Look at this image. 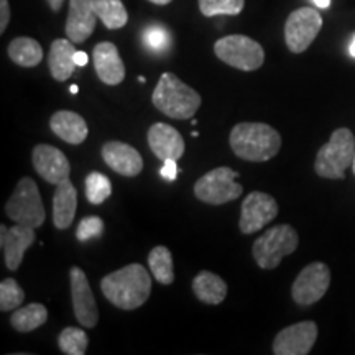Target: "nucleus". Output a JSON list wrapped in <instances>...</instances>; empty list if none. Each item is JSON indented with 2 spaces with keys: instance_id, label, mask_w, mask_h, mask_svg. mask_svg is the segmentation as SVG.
<instances>
[{
  "instance_id": "obj_11",
  "label": "nucleus",
  "mask_w": 355,
  "mask_h": 355,
  "mask_svg": "<svg viewBox=\"0 0 355 355\" xmlns=\"http://www.w3.org/2000/svg\"><path fill=\"white\" fill-rule=\"evenodd\" d=\"M277 216V199L270 196V194L261 193V191H254L243 199L239 227H241V232L245 235L255 234L257 230H261L265 225H268Z\"/></svg>"
},
{
  "instance_id": "obj_22",
  "label": "nucleus",
  "mask_w": 355,
  "mask_h": 355,
  "mask_svg": "<svg viewBox=\"0 0 355 355\" xmlns=\"http://www.w3.org/2000/svg\"><path fill=\"white\" fill-rule=\"evenodd\" d=\"M74 53H76V48L69 38H60L51 43L50 53H48V66H50L51 76L56 81H68L73 76L74 68H76Z\"/></svg>"
},
{
  "instance_id": "obj_12",
  "label": "nucleus",
  "mask_w": 355,
  "mask_h": 355,
  "mask_svg": "<svg viewBox=\"0 0 355 355\" xmlns=\"http://www.w3.org/2000/svg\"><path fill=\"white\" fill-rule=\"evenodd\" d=\"M69 282L74 316L81 326L92 329L99 322V311H97L94 293L91 290L86 273L79 266H73L69 270Z\"/></svg>"
},
{
  "instance_id": "obj_27",
  "label": "nucleus",
  "mask_w": 355,
  "mask_h": 355,
  "mask_svg": "<svg viewBox=\"0 0 355 355\" xmlns=\"http://www.w3.org/2000/svg\"><path fill=\"white\" fill-rule=\"evenodd\" d=\"M148 266L152 275L162 285H171L175 282V270H173V255L170 248L165 245L155 247L148 255Z\"/></svg>"
},
{
  "instance_id": "obj_8",
  "label": "nucleus",
  "mask_w": 355,
  "mask_h": 355,
  "mask_svg": "<svg viewBox=\"0 0 355 355\" xmlns=\"http://www.w3.org/2000/svg\"><path fill=\"white\" fill-rule=\"evenodd\" d=\"M214 53L220 61L241 71H257L265 61L261 44L245 35H229L217 40Z\"/></svg>"
},
{
  "instance_id": "obj_4",
  "label": "nucleus",
  "mask_w": 355,
  "mask_h": 355,
  "mask_svg": "<svg viewBox=\"0 0 355 355\" xmlns=\"http://www.w3.org/2000/svg\"><path fill=\"white\" fill-rule=\"evenodd\" d=\"M355 157V139L349 128H337L331 140L318 152L314 170L327 180H344L345 170L352 166Z\"/></svg>"
},
{
  "instance_id": "obj_15",
  "label": "nucleus",
  "mask_w": 355,
  "mask_h": 355,
  "mask_svg": "<svg viewBox=\"0 0 355 355\" xmlns=\"http://www.w3.org/2000/svg\"><path fill=\"white\" fill-rule=\"evenodd\" d=\"M32 162L38 175L48 183L60 184L61 181L69 178L71 165L68 158L56 146L46 144L37 145L32 152Z\"/></svg>"
},
{
  "instance_id": "obj_19",
  "label": "nucleus",
  "mask_w": 355,
  "mask_h": 355,
  "mask_svg": "<svg viewBox=\"0 0 355 355\" xmlns=\"http://www.w3.org/2000/svg\"><path fill=\"white\" fill-rule=\"evenodd\" d=\"M97 15L91 0H69L66 35L73 43H84L94 33Z\"/></svg>"
},
{
  "instance_id": "obj_16",
  "label": "nucleus",
  "mask_w": 355,
  "mask_h": 355,
  "mask_svg": "<svg viewBox=\"0 0 355 355\" xmlns=\"http://www.w3.org/2000/svg\"><path fill=\"white\" fill-rule=\"evenodd\" d=\"M102 158L110 170L127 178L139 176L144 170L141 155L123 141H107L102 145Z\"/></svg>"
},
{
  "instance_id": "obj_17",
  "label": "nucleus",
  "mask_w": 355,
  "mask_h": 355,
  "mask_svg": "<svg viewBox=\"0 0 355 355\" xmlns=\"http://www.w3.org/2000/svg\"><path fill=\"white\" fill-rule=\"evenodd\" d=\"M92 61H94L97 76L107 86H117L125 79V66L114 43L102 42L96 44L92 51Z\"/></svg>"
},
{
  "instance_id": "obj_25",
  "label": "nucleus",
  "mask_w": 355,
  "mask_h": 355,
  "mask_svg": "<svg viewBox=\"0 0 355 355\" xmlns=\"http://www.w3.org/2000/svg\"><path fill=\"white\" fill-rule=\"evenodd\" d=\"M48 321V309L46 306L40 303H32L26 306H20L13 311L10 316V324L17 332L26 334L32 332L38 327H42L44 322Z\"/></svg>"
},
{
  "instance_id": "obj_6",
  "label": "nucleus",
  "mask_w": 355,
  "mask_h": 355,
  "mask_svg": "<svg viewBox=\"0 0 355 355\" xmlns=\"http://www.w3.org/2000/svg\"><path fill=\"white\" fill-rule=\"evenodd\" d=\"M6 214L15 224L37 229L44 222V207L38 186L32 178H21L6 204Z\"/></svg>"
},
{
  "instance_id": "obj_26",
  "label": "nucleus",
  "mask_w": 355,
  "mask_h": 355,
  "mask_svg": "<svg viewBox=\"0 0 355 355\" xmlns=\"http://www.w3.org/2000/svg\"><path fill=\"white\" fill-rule=\"evenodd\" d=\"M97 19L109 30L123 28L128 21V13L122 0H91Z\"/></svg>"
},
{
  "instance_id": "obj_32",
  "label": "nucleus",
  "mask_w": 355,
  "mask_h": 355,
  "mask_svg": "<svg viewBox=\"0 0 355 355\" xmlns=\"http://www.w3.org/2000/svg\"><path fill=\"white\" fill-rule=\"evenodd\" d=\"M104 232V222L101 217L97 216H89L79 222L78 230H76V239L79 242H87L91 239L101 237Z\"/></svg>"
},
{
  "instance_id": "obj_18",
  "label": "nucleus",
  "mask_w": 355,
  "mask_h": 355,
  "mask_svg": "<svg viewBox=\"0 0 355 355\" xmlns=\"http://www.w3.org/2000/svg\"><path fill=\"white\" fill-rule=\"evenodd\" d=\"M148 145L155 157L166 162V159H180L184 153V140L175 127L168 123L158 122L150 127Z\"/></svg>"
},
{
  "instance_id": "obj_14",
  "label": "nucleus",
  "mask_w": 355,
  "mask_h": 355,
  "mask_svg": "<svg viewBox=\"0 0 355 355\" xmlns=\"http://www.w3.org/2000/svg\"><path fill=\"white\" fill-rule=\"evenodd\" d=\"M35 229L28 225L15 224L13 227L0 225V245L3 250V260L8 270L17 272L24 261L25 252L33 245Z\"/></svg>"
},
{
  "instance_id": "obj_30",
  "label": "nucleus",
  "mask_w": 355,
  "mask_h": 355,
  "mask_svg": "<svg viewBox=\"0 0 355 355\" xmlns=\"http://www.w3.org/2000/svg\"><path fill=\"white\" fill-rule=\"evenodd\" d=\"M245 7V0H199V10L204 17L239 15Z\"/></svg>"
},
{
  "instance_id": "obj_39",
  "label": "nucleus",
  "mask_w": 355,
  "mask_h": 355,
  "mask_svg": "<svg viewBox=\"0 0 355 355\" xmlns=\"http://www.w3.org/2000/svg\"><path fill=\"white\" fill-rule=\"evenodd\" d=\"M148 2L155 3V6H168V3H170L171 0H148Z\"/></svg>"
},
{
  "instance_id": "obj_42",
  "label": "nucleus",
  "mask_w": 355,
  "mask_h": 355,
  "mask_svg": "<svg viewBox=\"0 0 355 355\" xmlns=\"http://www.w3.org/2000/svg\"><path fill=\"white\" fill-rule=\"evenodd\" d=\"M352 171H354V175H355V157H354V163H352Z\"/></svg>"
},
{
  "instance_id": "obj_34",
  "label": "nucleus",
  "mask_w": 355,
  "mask_h": 355,
  "mask_svg": "<svg viewBox=\"0 0 355 355\" xmlns=\"http://www.w3.org/2000/svg\"><path fill=\"white\" fill-rule=\"evenodd\" d=\"M162 176L166 178V180H176V175L180 173L178 170V162L176 159H166V162H163V168H162Z\"/></svg>"
},
{
  "instance_id": "obj_13",
  "label": "nucleus",
  "mask_w": 355,
  "mask_h": 355,
  "mask_svg": "<svg viewBox=\"0 0 355 355\" xmlns=\"http://www.w3.org/2000/svg\"><path fill=\"white\" fill-rule=\"evenodd\" d=\"M318 339V326L313 321L293 324L279 331L273 340L275 355H306Z\"/></svg>"
},
{
  "instance_id": "obj_20",
  "label": "nucleus",
  "mask_w": 355,
  "mask_h": 355,
  "mask_svg": "<svg viewBox=\"0 0 355 355\" xmlns=\"http://www.w3.org/2000/svg\"><path fill=\"white\" fill-rule=\"evenodd\" d=\"M78 207V191L68 180L56 184L55 196H53V222L55 227L66 230L73 224Z\"/></svg>"
},
{
  "instance_id": "obj_31",
  "label": "nucleus",
  "mask_w": 355,
  "mask_h": 355,
  "mask_svg": "<svg viewBox=\"0 0 355 355\" xmlns=\"http://www.w3.org/2000/svg\"><path fill=\"white\" fill-rule=\"evenodd\" d=\"M25 293L13 278H6L0 283V311H12L24 304Z\"/></svg>"
},
{
  "instance_id": "obj_9",
  "label": "nucleus",
  "mask_w": 355,
  "mask_h": 355,
  "mask_svg": "<svg viewBox=\"0 0 355 355\" xmlns=\"http://www.w3.org/2000/svg\"><path fill=\"white\" fill-rule=\"evenodd\" d=\"M322 28V17L316 8L301 7L291 12L285 24V42L291 53H303Z\"/></svg>"
},
{
  "instance_id": "obj_2",
  "label": "nucleus",
  "mask_w": 355,
  "mask_h": 355,
  "mask_svg": "<svg viewBox=\"0 0 355 355\" xmlns=\"http://www.w3.org/2000/svg\"><path fill=\"white\" fill-rule=\"evenodd\" d=\"M229 144L235 157L260 163L277 157L282 148V135L268 123L241 122L230 132Z\"/></svg>"
},
{
  "instance_id": "obj_40",
  "label": "nucleus",
  "mask_w": 355,
  "mask_h": 355,
  "mask_svg": "<svg viewBox=\"0 0 355 355\" xmlns=\"http://www.w3.org/2000/svg\"><path fill=\"white\" fill-rule=\"evenodd\" d=\"M349 53H350V56H352V58H355V35H354V38H352V43H350Z\"/></svg>"
},
{
  "instance_id": "obj_38",
  "label": "nucleus",
  "mask_w": 355,
  "mask_h": 355,
  "mask_svg": "<svg viewBox=\"0 0 355 355\" xmlns=\"http://www.w3.org/2000/svg\"><path fill=\"white\" fill-rule=\"evenodd\" d=\"M313 2L318 8H329L331 6V0H313Z\"/></svg>"
},
{
  "instance_id": "obj_36",
  "label": "nucleus",
  "mask_w": 355,
  "mask_h": 355,
  "mask_svg": "<svg viewBox=\"0 0 355 355\" xmlns=\"http://www.w3.org/2000/svg\"><path fill=\"white\" fill-rule=\"evenodd\" d=\"M74 61H76V66H86L89 63L87 53L76 51V53H74Z\"/></svg>"
},
{
  "instance_id": "obj_29",
  "label": "nucleus",
  "mask_w": 355,
  "mask_h": 355,
  "mask_svg": "<svg viewBox=\"0 0 355 355\" xmlns=\"http://www.w3.org/2000/svg\"><path fill=\"white\" fill-rule=\"evenodd\" d=\"M58 345H60L61 352L66 355H84L87 352L89 337L86 331L79 329V327H66L60 332Z\"/></svg>"
},
{
  "instance_id": "obj_33",
  "label": "nucleus",
  "mask_w": 355,
  "mask_h": 355,
  "mask_svg": "<svg viewBox=\"0 0 355 355\" xmlns=\"http://www.w3.org/2000/svg\"><path fill=\"white\" fill-rule=\"evenodd\" d=\"M144 40L146 46L153 51H163L170 44V35H168L166 28L159 25H152L145 30Z\"/></svg>"
},
{
  "instance_id": "obj_23",
  "label": "nucleus",
  "mask_w": 355,
  "mask_h": 355,
  "mask_svg": "<svg viewBox=\"0 0 355 355\" xmlns=\"http://www.w3.org/2000/svg\"><path fill=\"white\" fill-rule=\"evenodd\" d=\"M193 291L206 304H220L227 296V283L216 273L202 270L193 279Z\"/></svg>"
},
{
  "instance_id": "obj_5",
  "label": "nucleus",
  "mask_w": 355,
  "mask_h": 355,
  "mask_svg": "<svg viewBox=\"0 0 355 355\" xmlns=\"http://www.w3.org/2000/svg\"><path fill=\"white\" fill-rule=\"evenodd\" d=\"M300 245L298 232L288 224L275 225L254 242L252 254L257 265L263 270H275L285 257L291 255Z\"/></svg>"
},
{
  "instance_id": "obj_1",
  "label": "nucleus",
  "mask_w": 355,
  "mask_h": 355,
  "mask_svg": "<svg viewBox=\"0 0 355 355\" xmlns=\"http://www.w3.org/2000/svg\"><path fill=\"white\" fill-rule=\"evenodd\" d=\"M101 290L115 308L133 311L152 295V278L140 263H130L102 278Z\"/></svg>"
},
{
  "instance_id": "obj_3",
  "label": "nucleus",
  "mask_w": 355,
  "mask_h": 355,
  "mask_svg": "<svg viewBox=\"0 0 355 355\" xmlns=\"http://www.w3.org/2000/svg\"><path fill=\"white\" fill-rule=\"evenodd\" d=\"M153 105L159 112L176 121H188L201 107V96L181 81L176 74L163 73L152 96Z\"/></svg>"
},
{
  "instance_id": "obj_41",
  "label": "nucleus",
  "mask_w": 355,
  "mask_h": 355,
  "mask_svg": "<svg viewBox=\"0 0 355 355\" xmlns=\"http://www.w3.org/2000/svg\"><path fill=\"white\" fill-rule=\"evenodd\" d=\"M69 91H71V94H78L79 87L76 86V84H73V86H71V87H69Z\"/></svg>"
},
{
  "instance_id": "obj_35",
  "label": "nucleus",
  "mask_w": 355,
  "mask_h": 355,
  "mask_svg": "<svg viewBox=\"0 0 355 355\" xmlns=\"http://www.w3.org/2000/svg\"><path fill=\"white\" fill-rule=\"evenodd\" d=\"M8 21H10V6H8V0H0V33L6 32Z\"/></svg>"
},
{
  "instance_id": "obj_21",
  "label": "nucleus",
  "mask_w": 355,
  "mask_h": 355,
  "mask_svg": "<svg viewBox=\"0 0 355 355\" xmlns=\"http://www.w3.org/2000/svg\"><path fill=\"white\" fill-rule=\"evenodd\" d=\"M50 128L56 137L71 145H79L87 139V123L73 110H58L51 115Z\"/></svg>"
},
{
  "instance_id": "obj_7",
  "label": "nucleus",
  "mask_w": 355,
  "mask_h": 355,
  "mask_svg": "<svg viewBox=\"0 0 355 355\" xmlns=\"http://www.w3.org/2000/svg\"><path fill=\"white\" fill-rule=\"evenodd\" d=\"M235 178H239V173L232 168H214L196 181L194 196L211 206H222V204L234 201L243 193V186L239 184Z\"/></svg>"
},
{
  "instance_id": "obj_37",
  "label": "nucleus",
  "mask_w": 355,
  "mask_h": 355,
  "mask_svg": "<svg viewBox=\"0 0 355 355\" xmlns=\"http://www.w3.org/2000/svg\"><path fill=\"white\" fill-rule=\"evenodd\" d=\"M46 2L53 12H60L61 7H63L64 0H46Z\"/></svg>"
},
{
  "instance_id": "obj_28",
  "label": "nucleus",
  "mask_w": 355,
  "mask_h": 355,
  "mask_svg": "<svg viewBox=\"0 0 355 355\" xmlns=\"http://www.w3.org/2000/svg\"><path fill=\"white\" fill-rule=\"evenodd\" d=\"M84 188H86L87 201L94 206H99L104 201H107L112 194V183L105 175L99 171H92L86 176L84 181Z\"/></svg>"
},
{
  "instance_id": "obj_10",
  "label": "nucleus",
  "mask_w": 355,
  "mask_h": 355,
  "mask_svg": "<svg viewBox=\"0 0 355 355\" xmlns=\"http://www.w3.org/2000/svg\"><path fill=\"white\" fill-rule=\"evenodd\" d=\"M331 285V270L322 261H314L301 270L291 288V296L301 306L318 303Z\"/></svg>"
},
{
  "instance_id": "obj_24",
  "label": "nucleus",
  "mask_w": 355,
  "mask_h": 355,
  "mask_svg": "<svg viewBox=\"0 0 355 355\" xmlns=\"http://www.w3.org/2000/svg\"><path fill=\"white\" fill-rule=\"evenodd\" d=\"M8 56L21 68H33L43 61V48L37 40L19 37L8 44Z\"/></svg>"
}]
</instances>
